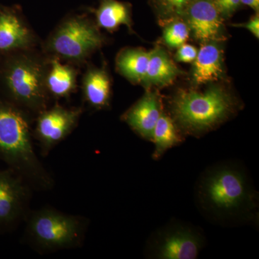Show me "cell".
Listing matches in <instances>:
<instances>
[{
  "mask_svg": "<svg viewBox=\"0 0 259 259\" xmlns=\"http://www.w3.org/2000/svg\"><path fill=\"white\" fill-rule=\"evenodd\" d=\"M197 195L201 208L221 221L249 218L258 206L256 192L245 171L233 164L218 165L204 172Z\"/></svg>",
  "mask_w": 259,
  "mask_h": 259,
  "instance_id": "6da1fadb",
  "label": "cell"
},
{
  "mask_svg": "<svg viewBox=\"0 0 259 259\" xmlns=\"http://www.w3.org/2000/svg\"><path fill=\"white\" fill-rule=\"evenodd\" d=\"M0 158L30 187L52 188L54 180L38 159L26 116L18 107L0 102Z\"/></svg>",
  "mask_w": 259,
  "mask_h": 259,
  "instance_id": "7a4b0ae2",
  "label": "cell"
},
{
  "mask_svg": "<svg viewBox=\"0 0 259 259\" xmlns=\"http://www.w3.org/2000/svg\"><path fill=\"white\" fill-rule=\"evenodd\" d=\"M173 120L184 134L202 136L228 120L236 110V102L219 87L204 92L180 90L171 102Z\"/></svg>",
  "mask_w": 259,
  "mask_h": 259,
  "instance_id": "3957f363",
  "label": "cell"
},
{
  "mask_svg": "<svg viewBox=\"0 0 259 259\" xmlns=\"http://www.w3.org/2000/svg\"><path fill=\"white\" fill-rule=\"evenodd\" d=\"M87 223L82 218L44 208L29 218L27 236L37 249L50 251L71 248L81 244Z\"/></svg>",
  "mask_w": 259,
  "mask_h": 259,
  "instance_id": "277c9868",
  "label": "cell"
},
{
  "mask_svg": "<svg viewBox=\"0 0 259 259\" xmlns=\"http://www.w3.org/2000/svg\"><path fill=\"white\" fill-rule=\"evenodd\" d=\"M47 74L40 63L23 56L13 61L6 82L15 100L24 107L41 112L47 105Z\"/></svg>",
  "mask_w": 259,
  "mask_h": 259,
  "instance_id": "5b68a950",
  "label": "cell"
},
{
  "mask_svg": "<svg viewBox=\"0 0 259 259\" xmlns=\"http://www.w3.org/2000/svg\"><path fill=\"white\" fill-rule=\"evenodd\" d=\"M100 32L86 19L71 18L61 24L49 40V49L67 60L82 61L102 44Z\"/></svg>",
  "mask_w": 259,
  "mask_h": 259,
  "instance_id": "8992f818",
  "label": "cell"
},
{
  "mask_svg": "<svg viewBox=\"0 0 259 259\" xmlns=\"http://www.w3.org/2000/svg\"><path fill=\"white\" fill-rule=\"evenodd\" d=\"M203 236L192 227L175 223L155 233L148 245V255L158 259H195L203 248Z\"/></svg>",
  "mask_w": 259,
  "mask_h": 259,
  "instance_id": "52a82bcc",
  "label": "cell"
},
{
  "mask_svg": "<svg viewBox=\"0 0 259 259\" xmlns=\"http://www.w3.org/2000/svg\"><path fill=\"white\" fill-rule=\"evenodd\" d=\"M28 184L13 170H0V228H12L25 215Z\"/></svg>",
  "mask_w": 259,
  "mask_h": 259,
  "instance_id": "ba28073f",
  "label": "cell"
},
{
  "mask_svg": "<svg viewBox=\"0 0 259 259\" xmlns=\"http://www.w3.org/2000/svg\"><path fill=\"white\" fill-rule=\"evenodd\" d=\"M81 114V109H66L61 106L41 112L37 122L35 138L40 144L42 154L47 155L71 134Z\"/></svg>",
  "mask_w": 259,
  "mask_h": 259,
  "instance_id": "9c48e42d",
  "label": "cell"
},
{
  "mask_svg": "<svg viewBox=\"0 0 259 259\" xmlns=\"http://www.w3.org/2000/svg\"><path fill=\"white\" fill-rule=\"evenodd\" d=\"M190 30L202 42L222 41V16L213 0H194L186 11Z\"/></svg>",
  "mask_w": 259,
  "mask_h": 259,
  "instance_id": "30bf717a",
  "label": "cell"
},
{
  "mask_svg": "<svg viewBox=\"0 0 259 259\" xmlns=\"http://www.w3.org/2000/svg\"><path fill=\"white\" fill-rule=\"evenodd\" d=\"M162 112L159 97L148 93L124 114L122 119L143 139L152 141L153 130Z\"/></svg>",
  "mask_w": 259,
  "mask_h": 259,
  "instance_id": "8fae6325",
  "label": "cell"
},
{
  "mask_svg": "<svg viewBox=\"0 0 259 259\" xmlns=\"http://www.w3.org/2000/svg\"><path fill=\"white\" fill-rule=\"evenodd\" d=\"M223 51L215 41L204 42L194 61L193 79L197 85L218 81L223 76Z\"/></svg>",
  "mask_w": 259,
  "mask_h": 259,
  "instance_id": "7c38bea8",
  "label": "cell"
},
{
  "mask_svg": "<svg viewBox=\"0 0 259 259\" xmlns=\"http://www.w3.org/2000/svg\"><path fill=\"white\" fill-rule=\"evenodd\" d=\"M180 74V70L168 57L166 51L157 47L149 52L147 70L143 82L148 86H166Z\"/></svg>",
  "mask_w": 259,
  "mask_h": 259,
  "instance_id": "4fadbf2b",
  "label": "cell"
},
{
  "mask_svg": "<svg viewBox=\"0 0 259 259\" xmlns=\"http://www.w3.org/2000/svg\"><path fill=\"white\" fill-rule=\"evenodd\" d=\"M31 40L30 31L16 15H0V50L24 49L30 45Z\"/></svg>",
  "mask_w": 259,
  "mask_h": 259,
  "instance_id": "5bb4252c",
  "label": "cell"
},
{
  "mask_svg": "<svg viewBox=\"0 0 259 259\" xmlns=\"http://www.w3.org/2000/svg\"><path fill=\"white\" fill-rule=\"evenodd\" d=\"M110 81L105 70L93 69L83 79V90L87 102L97 109L108 106L110 97Z\"/></svg>",
  "mask_w": 259,
  "mask_h": 259,
  "instance_id": "9a60e30c",
  "label": "cell"
},
{
  "mask_svg": "<svg viewBox=\"0 0 259 259\" xmlns=\"http://www.w3.org/2000/svg\"><path fill=\"white\" fill-rule=\"evenodd\" d=\"M182 135L172 117L162 112L153 130L152 142L155 145L153 159L158 160L170 148L183 142Z\"/></svg>",
  "mask_w": 259,
  "mask_h": 259,
  "instance_id": "2e32d148",
  "label": "cell"
},
{
  "mask_svg": "<svg viewBox=\"0 0 259 259\" xmlns=\"http://www.w3.org/2000/svg\"><path fill=\"white\" fill-rule=\"evenodd\" d=\"M149 52L127 49L119 54L117 67L120 74L131 81L143 82L147 70Z\"/></svg>",
  "mask_w": 259,
  "mask_h": 259,
  "instance_id": "e0dca14e",
  "label": "cell"
},
{
  "mask_svg": "<svg viewBox=\"0 0 259 259\" xmlns=\"http://www.w3.org/2000/svg\"><path fill=\"white\" fill-rule=\"evenodd\" d=\"M47 88L55 97H65L72 93L76 85V74L74 69L53 60L51 69L47 74Z\"/></svg>",
  "mask_w": 259,
  "mask_h": 259,
  "instance_id": "ac0fdd59",
  "label": "cell"
},
{
  "mask_svg": "<svg viewBox=\"0 0 259 259\" xmlns=\"http://www.w3.org/2000/svg\"><path fill=\"white\" fill-rule=\"evenodd\" d=\"M99 26L115 30L122 25L131 27L128 9L123 3L116 0H103L97 11Z\"/></svg>",
  "mask_w": 259,
  "mask_h": 259,
  "instance_id": "d6986e66",
  "label": "cell"
},
{
  "mask_svg": "<svg viewBox=\"0 0 259 259\" xmlns=\"http://www.w3.org/2000/svg\"><path fill=\"white\" fill-rule=\"evenodd\" d=\"M190 28L182 21H175L166 27L163 31V40L168 47L179 48L185 44L190 35Z\"/></svg>",
  "mask_w": 259,
  "mask_h": 259,
  "instance_id": "ffe728a7",
  "label": "cell"
},
{
  "mask_svg": "<svg viewBox=\"0 0 259 259\" xmlns=\"http://www.w3.org/2000/svg\"><path fill=\"white\" fill-rule=\"evenodd\" d=\"M194 0H159L162 8L166 14L182 16Z\"/></svg>",
  "mask_w": 259,
  "mask_h": 259,
  "instance_id": "44dd1931",
  "label": "cell"
},
{
  "mask_svg": "<svg viewBox=\"0 0 259 259\" xmlns=\"http://www.w3.org/2000/svg\"><path fill=\"white\" fill-rule=\"evenodd\" d=\"M221 16L228 17L233 14L240 4V0H213Z\"/></svg>",
  "mask_w": 259,
  "mask_h": 259,
  "instance_id": "7402d4cb",
  "label": "cell"
},
{
  "mask_svg": "<svg viewBox=\"0 0 259 259\" xmlns=\"http://www.w3.org/2000/svg\"><path fill=\"white\" fill-rule=\"evenodd\" d=\"M197 49L189 44H183L179 47L177 53V61L180 62L190 63L195 60L197 55Z\"/></svg>",
  "mask_w": 259,
  "mask_h": 259,
  "instance_id": "603a6c76",
  "label": "cell"
},
{
  "mask_svg": "<svg viewBox=\"0 0 259 259\" xmlns=\"http://www.w3.org/2000/svg\"><path fill=\"white\" fill-rule=\"evenodd\" d=\"M234 26L243 27V28L248 29L250 32H251L252 33L257 37V38L259 37L258 15H256V16L253 17V18L250 19L248 23L237 24V25H234Z\"/></svg>",
  "mask_w": 259,
  "mask_h": 259,
  "instance_id": "cb8c5ba5",
  "label": "cell"
},
{
  "mask_svg": "<svg viewBox=\"0 0 259 259\" xmlns=\"http://www.w3.org/2000/svg\"><path fill=\"white\" fill-rule=\"evenodd\" d=\"M240 1L242 4L253 8L255 11H258L259 9V0H240Z\"/></svg>",
  "mask_w": 259,
  "mask_h": 259,
  "instance_id": "d4e9b609",
  "label": "cell"
}]
</instances>
